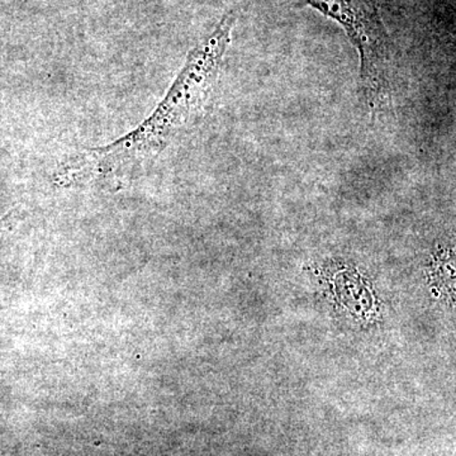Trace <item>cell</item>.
Segmentation results:
<instances>
[{
  "mask_svg": "<svg viewBox=\"0 0 456 456\" xmlns=\"http://www.w3.org/2000/svg\"><path fill=\"white\" fill-rule=\"evenodd\" d=\"M235 22V14H226L217 28L189 53L163 101L136 130L110 145L71 155L57 167L55 183L61 187L90 182L112 184L134 173L143 161L161 154L203 110L217 82Z\"/></svg>",
  "mask_w": 456,
  "mask_h": 456,
  "instance_id": "obj_1",
  "label": "cell"
},
{
  "mask_svg": "<svg viewBox=\"0 0 456 456\" xmlns=\"http://www.w3.org/2000/svg\"><path fill=\"white\" fill-rule=\"evenodd\" d=\"M321 13L332 18L360 53V79L369 107L380 110L392 99L393 50L377 9L364 0H307Z\"/></svg>",
  "mask_w": 456,
  "mask_h": 456,
  "instance_id": "obj_2",
  "label": "cell"
},
{
  "mask_svg": "<svg viewBox=\"0 0 456 456\" xmlns=\"http://www.w3.org/2000/svg\"><path fill=\"white\" fill-rule=\"evenodd\" d=\"M18 221V208L11 209L7 215L0 217V233L9 232L16 227Z\"/></svg>",
  "mask_w": 456,
  "mask_h": 456,
  "instance_id": "obj_3",
  "label": "cell"
}]
</instances>
